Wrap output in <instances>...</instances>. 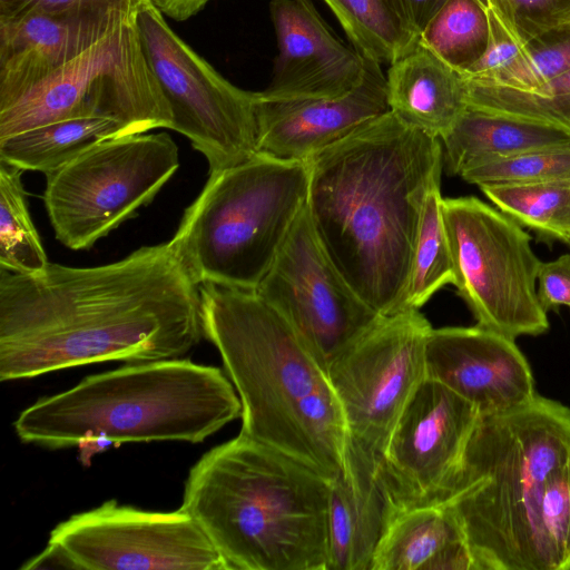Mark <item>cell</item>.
<instances>
[{
	"mask_svg": "<svg viewBox=\"0 0 570 570\" xmlns=\"http://www.w3.org/2000/svg\"><path fill=\"white\" fill-rule=\"evenodd\" d=\"M199 287L170 240L94 267L0 268V380L180 358L204 335Z\"/></svg>",
	"mask_w": 570,
	"mask_h": 570,
	"instance_id": "6da1fadb",
	"label": "cell"
},
{
	"mask_svg": "<svg viewBox=\"0 0 570 570\" xmlns=\"http://www.w3.org/2000/svg\"><path fill=\"white\" fill-rule=\"evenodd\" d=\"M307 212L330 259L381 316L401 312L441 139L389 111L306 160Z\"/></svg>",
	"mask_w": 570,
	"mask_h": 570,
	"instance_id": "7a4b0ae2",
	"label": "cell"
},
{
	"mask_svg": "<svg viewBox=\"0 0 570 570\" xmlns=\"http://www.w3.org/2000/svg\"><path fill=\"white\" fill-rule=\"evenodd\" d=\"M199 288L204 335L240 400V433L332 481L343 470L348 434L325 367L255 291Z\"/></svg>",
	"mask_w": 570,
	"mask_h": 570,
	"instance_id": "3957f363",
	"label": "cell"
},
{
	"mask_svg": "<svg viewBox=\"0 0 570 570\" xmlns=\"http://www.w3.org/2000/svg\"><path fill=\"white\" fill-rule=\"evenodd\" d=\"M331 481L239 433L190 469L179 508L229 570H326Z\"/></svg>",
	"mask_w": 570,
	"mask_h": 570,
	"instance_id": "277c9868",
	"label": "cell"
},
{
	"mask_svg": "<svg viewBox=\"0 0 570 570\" xmlns=\"http://www.w3.org/2000/svg\"><path fill=\"white\" fill-rule=\"evenodd\" d=\"M569 450L570 407L557 401L537 394L480 415L440 503L458 519L475 570H556L540 507Z\"/></svg>",
	"mask_w": 570,
	"mask_h": 570,
	"instance_id": "5b68a950",
	"label": "cell"
},
{
	"mask_svg": "<svg viewBox=\"0 0 570 570\" xmlns=\"http://www.w3.org/2000/svg\"><path fill=\"white\" fill-rule=\"evenodd\" d=\"M240 414L239 396L220 368L170 358L87 376L38 400L13 426L21 441L50 449L97 440L199 443Z\"/></svg>",
	"mask_w": 570,
	"mask_h": 570,
	"instance_id": "8992f818",
	"label": "cell"
},
{
	"mask_svg": "<svg viewBox=\"0 0 570 570\" xmlns=\"http://www.w3.org/2000/svg\"><path fill=\"white\" fill-rule=\"evenodd\" d=\"M306 161L257 153L209 174L170 239L198 284L255 291L307 206Z\"/></svg>",
	"mask_w": 570,
	"mask_h": 570,
	"instance_id": "52a82bcc",
	"label": "cell"
},
{
	"mask_svg": "<svg viewBox=\"0 0 570 570\" xmlns=\"http://www.w3.org/2000/svg\"><path fill=\"white\" fill-rule=\"evenodd\" d=\"M140 4L128 8L115 26L81 55L17 98L0 105V140L86 114L116 117L136 134L155 128L170 129V109L140 46L137 30Z\"/></svg>",
	"mask_w": 570,
	"mask_h": 570,
	"instance_id": "ba28073f",
	"label": "cell"
},
{
	"mask_svg": "<svg viewBox=\"0 0 570 570\" xmlns=\"http://www.w3.org/2000/svg\"><path fill=\"white\" fill-rule=\"evenodd\" d=\"M458 295L476 325L512 340L549 330L537 294L541 261L521 225L474 196L443 198Z\"/></svg>",
	"mask_w": 570,
	"mask_h": 570,
	"instance_id": "9c48e42d",
	"label": "cell"
},
{
	"mask_svg": "<svg viewBox=\"0 0 570 570\" xmlns=\"http://www.w3.org/2000/svg\"><path fill=\"white\" fill-rule=\"evenodd\" d=\"M179 167L167 132L104 140L47 174L43 203L56 238L88 249L153 202Z\"/></svg>",
	"mask_w": 570,
	"mask_h": 570,
	"instance_id": "30bf717a",
	"label": "cell"
},
{
	"mask_svg": "<svg viewBox=\"0 0 570 570\" xmlns=\"http://www.w3.org/2000/svg\"><path fill=\"white\" fill-rule=\"evenodd\" d=\"M142 53L173 116L171 130L202 153L209 174L239 165L258 153L257 94L219 75L144 0L137 12Z\"/></svg>",
	"mask_w": 570,
	"mask_h": 570,
	"instance_id": "8fae6325",
	"label": "cell"
},
{
	"mask_svg": "<svg viewBox=\"0 0 570 570\" xmlns=\"http://www.w3.org/2000/svg\"><path fill=\"white\" fill-rule=\"evenodd\" d=\"M432 328L419 309L384 316L327 368L348 439L381 458L401 413L426 377Z\"/></svg>",
	"mask_w": 570,
	"mask_h": 570,
	"instance_id": "7c38bea8",
	"label": "cell"
},
{
	"mask_svg": "<svg viewBox=\"0 0 570 570\" xmlns=\"http://www.w3.org/2000/svg\"><path fill=\"white\" fill-rule=\"evenodd\" d=\"M255 292L286 320L326 371L384 317L332 263L313 229L307 206Z\"/></svg>",
	"mask_w": 570,
	"mask_h": 570,
	"instance_id": "4fadbf2b",
	"label": "cell"
},
{
	"mask_svg": "<svg viewBox=\"0 0 570 570\" xmlns=\"http://www.w3.org/2000/svg\"><path fill=\"white\" fill-rule=\"evenodd\" d=\"M48 543L73 569L229 570L198 522L180 509L150 512L110 500L59 523Z\"/></svg>",
	"mask_w": 570,
	"mask_h": 570,
	"instance_id": "5bb4252c",
	"label": "cell"
},
{
	"mask_svg": "<svg viewBox=\"0 0 570 570\" xmlns=\"http://www.w3.org/2000/svg\"><path fill=\"white\" fill-rule=\"evenodd\" d=\"M480 415L444 384L423 380L382 458V472L400 511L442 502Z\"/></svg>",
	"mask_w": 570,
	"mask_h": 570,
	"instance_id": "9a60e30c",
	"label": "cell"
},
{
	"mask_svg": "<svg viewBox=\"0 0 570 570\" xmlns=\"http://www.w3.org/2000/svg\"><path fill=\"white\" fill-rule=\"evenodd\" d=\"M426 376L472 403L481 415L512 410L537 395L530 364L515 340L479 325L432 328Z\"/></svg>",
	"mask_w": 570,
	"mask_h": 570,
	"instance_id": "2e32d148",
	"label": "cell"
},
{
	"mask_svg": "<svg viewBox=\"0 0 570 570\" xmlns=\"http://www.w3.org/2000/svg\"><path fill=\"white\" fill-rule=\"evenodd\" d=\"M256 94L258 153L287 160L306 161L390 111L386 77L368 59L361 82L341 96L267 100Z\"/></svg>",
	"mask_w": 570,
	"mask_h": 570,
	"instance_id": "e0dca14e",
	"label": "cell"
},
{
	"mask_svg": "<svg viewBox=\"0 0 570 570\" xmlns=\"http://www.w3.org/2000/svg\"><path fill=\"white\" fill-rule=\"evenodd\" d=\"M269 11L278 55L259 98L336 97L361 82L365 59L338 40L311 0H272Z\"/></svg>",
	"mask_w": 570,
	"mask_h": 570,
	"instance_id": "ac0fdd59",
	"label": "cell"
},
{
	"mask_svg": "<svg viewBox=\"0 0 570 570\" xmlns=\"http://www.w3.org/2000/svg\"><path fill=\"white\" fill-rule=\"evenodd\" d=\"M132 2L108 12L0 17V105L17 98L101 39Z\"/></svg>",
	"mask_w": 570,
	"mask_h": 570,
	"instance_id": "d6986e66",
	"label": "cell"
},
{
	"mask_svg": "<svg viewBox=\"0 0 570 570\" xmlns=\"http://www.w3.org/2000/svg\"><path fill=\"white\" fill-rule=\"evenodd\" d=\"M399 512L382 458L348 439L343 470L330 485L326 570H371L377 546Z\"/></svg>",
	"mask_w": 570,
	"mask_h": 570,
	"instance_id": "ffe728a7",
	"label": "cell"
},
{
	"mask_svg": "<svg viewBox=\"0 0 570 570\" xmlns=\"http://www.w3.org/2000/svg\"><path fill=\"white\" fill-rule=\"evenodd\" d=\"M390 111L403 122L441 138L468 108L461 73L420 42L390 65Z\"/></svg>",
	"mask_w": 570,
	"mask_h": 570,
	"instance_id": "44dd1931",
	"label": "cell"
},
{
	"mask_svg": "<svg viewBox=\"0 0 570 570\" xmlns=\"http://www.w3.org/2000/svg\"><path fill=\"white\" fill-rule=\"evenodd\" d=\"M371 570H475L463 530L446 504L400 511L387 527Z\"/></svg>",
	"mask_w": 570,
	"mask_h": 570,
	"instance_id": "7402d4cb",
	"label": "cell"
},
{
	"mask_svg": "<svg viewBox=\"0 0 570 570\" xmlns=\"http://www.w3.org/2000/svg\"><path fill=\"white\" fill-rule=\"evenodd\" d=\"M448 173L461 176L488 161L570 142V131L468 106L440 138Z\"/></svg>",
	"mask_w": 570,
	"mask_h": 570,
	"instance_id": "603a6c76",
	"label": "cell"
},
{
	"mask_svg": "<svg viewBox=\"0 0 570 570\" xmlns=\"http://www.w3.org/2000/svg\"><path fill=\"white\" fill-rule=\"evenodd\" d=\"M136 132L120 119L86 114L48 122L0 140V161L50 174L97 144Z\"/></svg>",
	"mask_w": 570,
	"mask_h": 570,
	"instance_id": "cb8c5ba5",
	"label": "cell"
},
{
	"mask_svg": "<svg viewBox=\"0 0 570 570\" xmlns=\"http://www.w3.org/2000/svg\"><path fill=\"white\" fill-rule=\"evenodd\" d=\"M336 16L354 49L365 59L392 65L412 50L410 32L389 0H323Z\"/></svg>",
	"mask_w": 570,
	"mask_h": 570,
	"instance_id": "d4e9b609",
	"label": "cell"
},
{
	"mask_svg": "<svg viewBox=\"0 0 570 570\" xmlns=\"http://www.w3.org/2000/svg\"><path fill=\"white\" fill-rule=\"evenodd\" d=\"M505 215L540 236L570 242V180L480 186Z\"/></svg>",
	"mask_w": 570,
	"mask_h": 570,
	"instance_id": "484cf974",
	"label": "cell"
},
{
	"mask_svg": "<svg viewBox=\"0 0 570 570\" xmlns=\"http://www.w3.org/2000/svg\"><path fill=\"white\" fill-rule=\"evenodd\" d=\"M440 187L438 184L430 190L424 204L401 312L420 309L439 289L454 281Z\"/></svg>",
	"mask_w": 570,
	"mask_h": 570,
	"instance_id": "4316f807",
	"label": "cell"
},
{
	"mask_svg": "<svg viewBox=\"0 0 570 570\" xmlns=\"http://www.w3.org/2000/svg\"><path fill=\"white\" fill-rule=\"evenodd\" d=\"M22 171L0 161V268L33 275L49 262L29 214Z\"/></svg>",
	"mask_w": 570,
	"mask_h": 570,
	"instance_id": "83f0119b",
	"label": "cell"
},
{
	"mask_svg": "<svg viewBox=\"0 0 570 570\" xmlns=\"http://www.w3.org/2000/svg\"><path fill=\"white\" fill-rule=\"evenodd\" d=\"M419 42L456 70L465 71L488 47L484 0H448L421 33Z\"/></svg>",
	"mask_w": 570,
	"mask_h": 570,
	"instance_id": "f1b7e54d",
	"label": "cell"
},
{
	"mask_svg": "<svg viewBox=\"0 0 570 570\" xmlns=\"http://www.w3.org/2000/svg\"><path fill=\"white\" fill-rule=\"evenodd\" d=\"M468 105L570 131V70L537 92L468 82Z\"/></svg>",
	"mask_w": 570,
	"mask_h": 570,
	"instance_id": "f546056e",
	"label": "cell"
},
{
	"mask_svg": "<svg viewBox=\"0 0 570 570\" xmlns=\"http://www.w3.org/2000/svg\"><path fill=\"white\" fill-rule=\"evenodd\" d=\"M460 177L479 187L570 180V142L488 161L465 170Z\"/></svg>",
	"mask_w": 570,
	"mask_h": 570,
	"instance_id": "4dcf8cb0",
	"label": "cell"
},
{
	"mask_svg": "<svg viewBox=\"0 0 570 570\" xmlns=\"http://www.w3.org/2000/svg\"><path fill=\"white\" fill-rule=\"evenodd\" d=\"M568 70H570V24L552 29L527 41L520 59L501 79L494 83L482 85L537 92L551 79Z\"/></svg>",
	"mask_w": 570,
	"mask_h": 570,
	"instance_id": "1f68e13d",
	"label": "cell"
},
{
	"mask_svg": "<svg viewBox=\"0 0 570 570\" xmlns=\"http://www.w3.org/2000/svg\"><path fill=\"white\" fill-rule=\"evenodd\" d=\"M540 515L556 570H570V483L567 463L549 476L541 498Z\"/></svg>",
	"mask_w": 570,
	"mask_h": 570,
	"instance_id": "d6a6232c",
	"label": "cell"
},
{
	"mask_svg": "<svg viewBox=\"0 0 570 570\" xmlns=\"http://www.w3.org/2000/svg\"><path fill=\"white\" fill-rule=\"evenodd\" d=\"M518 31L527 42L552 29L570 24V0H509Z\"/></svg>",
	"mask_w": 570,
	"mask_h": 570,
	"instance_id": "836d02e7",
	"label": "cell"
},
{
	"mask_svg": "<svg viewBox=\"0 0 570 570\" xmlns=\"http://www.w3.org/2000/svg\"><path fill=\"white\" fill-rule=\"evenodd\" d=\"M142 0H0V17L37 11L53 14L108 12Z\"/></svg>",
	"mask_w": 570,
	"mask_h": 570,
	"instance_id": "e575fe53",
	"label": "cell"
},
{
	"mask_svg": "<svg viewBox=\"0 0 570 570\" xmlns=\"http://www.w3.org/2000/svg\"><path fill=\"white\" fill-rule=\"evenodd\" d=\"M537 282L538 298L547 313L561 305L570 307V254L541 263Z\"/></svg>",
	"mask_w": 570,
	"mask_h": 570,
	"instance_id": "d590c367",
	"label": "cell"
},
{
	"mask_svg": "<svg viewBox=\"0 0 570 570\" xmlns=\"http://www.w3.org/2000/svg\"><path fill=\"white\" fill-rule=\"evenodd\" d=\"M404 27L420 39L421 33L448 0H389Z\"/></svg>",
	"mask_w": 570,
	"mask_h": 570,
	"instance_id": "8d00e7d4",
	"label": "cell"
},
{
	"mask_svg": "<svg viewBox=\"0 0 570 570\" xmlns=\"http://www.w3.org/2000/svg\"><path fill=\"white\" fill-rule=\"evenodd\" d=\"M164 16L184 21L199 12L210 0H149Z\"/></svg>",
	"mask_w": 570,
	"mask_h": 570,
	"instance_id": "74e56055",
	"label": "cell"
},
{
	"mask_svg": "<svg viewBox=\"0 0 570 570\" xmlns=\"http://www.w3.org/2000/svg\"><path fill=\"white\" fill-rule=\"evenodd\" d=\"M567 468H568V476H569V483H570V450L568 453Z\"/></svg>",
	"mask_w": 570,
	"mask_h": 570,
	"instance_id": "f35d334b",
	"label": "cell"
},
{
	"mask_svg": "<svg viewBox=\"0 0 570 570\" xmlns=\"http://www.w3.org/2000/svg\"><path fill=\"white\" fill-rule=\"evenodd\" d=\"M570 246V242L567 243Z\"/></svg>",
	"mask_w": 570,
	"mask_h": 570,
	"instance_id": "ab89813d",
	"label": "cell"
}]
</instances>
